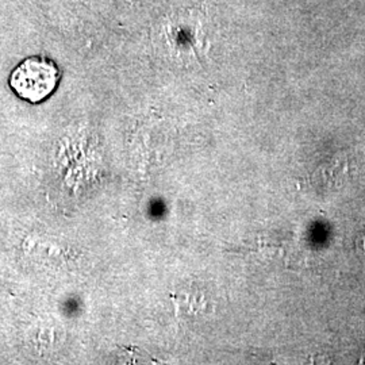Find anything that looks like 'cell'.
<instances>
[{"label":"cell","instance_id":"cell-1","mask_svg":"<svg viewBox=\"0 0 365 365\" xmlns=\"http://www.w3.org/2000/svg\"><path fill=\"white\" fill-rule=\"evenodd\" d=\"M60 78L58 68L46 57H29L10 78L14 92L30 103H38L52 93Z\"/></svg>","mask_w":365,"mask_h":365}]
</instances>
